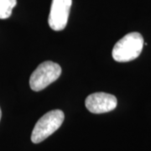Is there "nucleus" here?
Instances as JSON below:
<instances>
[{
    "label": "nucleus",
    "mask_w": 151,
    "mask_h": 151,
    "mask_svg": "<svg viewBox=\"0 0 151 151\" xmlns=\"http://www.w3.org/2000/svg\"><path fill=\"white\" fill-rule=\"evenodd\" d=\"M64 119V113L59 109L45 113L35 125L31 134V141L34 144H39L45 140L59 129Z\"/></svg>",
    "instance_id": "obj_2"
},
{
    "label": "nucleus",
    "mask_w": 151,
    "mask_h": 151,
    "mask_svg": "<svg viewBox=\"0 0 151 151\" xmlns=\"http://www.w3.org/2000/svg\"><path fill=\"white\" fill-rule=\"evenodd\" d=\"M144 45V38L139 33H129L113 46V58L118 62L131 61L139 56Z\"/></svg>",
    "instance_id": "obj_1"
},
{
    "label": "nucleus",
    "mask_w": 151,
    "mask_h": 151,
    "mask_svg": "<svg viewBox=\"0 0 151 151\" xmlns=\"http://www.w3.org/2000/svg\"><path fill=\"white\" fill-rule=\"evenodd\" d=\"M1 117H2V111H1V108H0V120H1Z\"/></svg>",
    "instance_id": "obj_7"
},
{
    "label": "nucleus",
    "mask_w": 151,
    "mask_h": 151,
    "mask_svg": "<svg viewBox=\"0 0 151 151\" xmlns=\"http://www.w3.org/2000/svg\"><path fill=\"white\" fill-rule=\"evenodd\" d=\"M118 104L115 96L106 92H95L86 98L85 105L89 112L92 113H108L114 110Z\"/></svg>",
    "instance_id": "obj_5"
},
{
    "label": "nucleus",
    "mask_w": 151,
    "mask_h": 151,
    "mask_svg": "<svg viewBox=\"0 0 151 151\" xmlns=\"http://www.w3.org/2000/svg\"><path fill=\"white\" fill-rule=\"evenodd\" d=\"M72 0H52L48 17L49 26L53 30H63L67 24Z\"/></svg>",
    "instance_id": "obj_4"
},
{
    "label": "nucleus",
    "mask_w": 151,
    "mask_h": 151,
    "mask_svg": "<svg viewBox=\"0 0 151 151\" xmlns=\"http://www.w3.org/2000/svg\"><path fill=\"white\" fill-rule=\"evenodd\" d=\"M61 74V67L53 61H45L33 71L29 78V86L33 91L39 92L53 83Z\"/></svg>",
    "instance_id": "obj_3"
},
{
    "label": "nucleus",
    "mask_w": 151,
    "mask_h": 151,
    "mask_svg": "<svg viewBox=\"0 0 151 151\" xmlns=\"http://www.w3.org/2000/svg\"><path fill=\"white\" fill-rule=\"evenodd\" d=\"M16 4L17 0H0V19L9 18Z\"/></svg>",
    "instance_id": "obj_6"
}]
</instances>
